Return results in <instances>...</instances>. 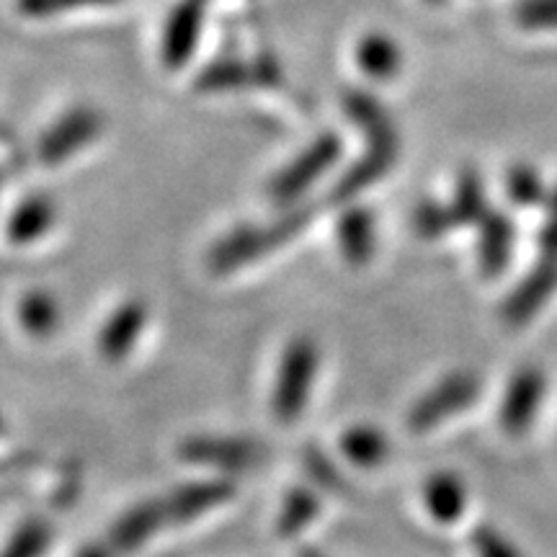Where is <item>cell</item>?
Instances as JSON below:
<instances>
[{
	"label": "cell",
	"mask_w": 557,
	"mask_h": 557,
	"mask_svg": "<svg viewBox=\"0 0 557 557\" xmlns=\"http://www.w3.org/2000/svg\"><path fill=\"white\" fill-rule=\"evenodd\" d=\"M480 377L472 372H451L438 380L426 395L416 400L408 413V426L423 434L468 410L480 398Z\"/></svg>",
	"instance_id": "obj_3"
},
{
	"label": "cell",
	"mask_w": 557,
	"mask_h": 557,
	"mask_svg": "<svg viewBox=\"0 0 557 557\" xmlns=\"http://www.w3.org/2000/svg\"><path fill=\"white\" fill-rule=\"evenodd\" d=\"M423 504H426L429 517L438 524H457L468 508V485L459 475L438 472L423 485Z\"/></svg>",
	"instance_id": "obj_13"
},
{
	"label": "cell",
	"mask_w": 557,
	"mask_h": 557,
	"mask_svg": "<svg viewBox=\"0 0 557 557\" xmlns=\"http://www.w3.org/2000/svg\"><path fill=\"white\" fill-rule=\"evenodd\" d=\"M341 156V139L336 135L320 137L308 152H302L287 171H282L271 184V197L276 201H292L302 194L312 181H318L336 163Z\"/></svg>",
	"instance_id": "obj_5"
},
{
	"label": "cell",
	"mask_w": 557,
	"mask_h": 557,
	"mask_svg": "<svg viewBox=\"0 0 557 557\" xmlns=\"http://www.w3.org/2000/svg\"><path fill=\"white\" fill-rule=\"evenodd\" d=\"M557 292V263L534 261L529 274L506 297L504 318L511 325H524L532 320Z\"/></svg>",
	"instance_id": "obj_8"
},
{
	"label": "cell",
	"mask_w": 557,
	"mask_h": 557,
	"mask_svg": "<svg viewBox=\"0 0 557 557\" xmlns=\"http://www.w3.org/2000/svg\"><path fill=\"white\" fill-rule=\"evenodd\" d=\"M447 207L451 212V220H455V227L480 225L485 214L491 212V209H487L483 178H480L475 171L459 173V178L455 184V194H451V201Z\"/></svg>",
	"instance_id": "obj_18"
},
{
	"label": "cell",
	"mask_w": 557,
	"mask_h": 557,
	"mask_svg": "<svg viewBox=\"0 0 557 557\" xmlns=\"http://www.w3.org/2000/svg\"><path fill=\"white\" fill-rule=\"evenodd\" d=\"M0 431H3V416H0Z\"/></svg>",
	"instance_id": "obj_33"
},
{
	"label": "cell",
	"mask_w": 557,
	"mask_h": 557,
	"mask_svg": "<svg viewBox=\"0 0 557 557\" xmlns=\"http://www.w3.org/2000/svg\"><path fill=\"white\" fill-rule=\"evenodd\" d=\"M320 513V500L308 487H295L284 498L282 513H278V534L282 537H295L305 527H310Z\"/></svg>",
	"instance_id": "obj_21"
},
{
	"label": "cell",
	"mask_w": 557,
	"mask_h": 557,
	"mask_svg": "<svg viewBox=\"0 0 557 557\" xmlns=\"http://www.w3.org/2000/svg\"><path fill=\"white\" fill-rule=\"evenodd\" d=\"M413 225L416 233L426 240H436L442 238V235H447L449 230H457L449 207L436 205V201H423V205L416 209Z\"/></svg>",
	"instance_id": "obj_25"
},
{
	"label": "cell",
	"mask_w": 557,
	"mask_h": 557,
	"mask_svg": "<svg viewBox=\"0 0 557 557\" xmlns=\"http://www.w3.org/2000/svg\"><path fill=\"white\" fill-rule=\"evenodd\" d=\"M320 372V348L312 338H295L284 348L276 369L271 410L278 423H295L308 408Z\"/></svg>",
	"instance_id": "obj_2"
},
{
	"label": "cell",
	"mask_w": 557,
	"mask_h": 557,
	"mask_svg": "<svg viewBox=\"0 0 557 557\" xmlns=\"http://www.w3.org/2000/svg\"><path fill=\"white\" fill-rule=\"evenodd\" d=\"M16 315L32 338H50L60 325V305L50 292H29L18 302Z\"/></svg>",
	"instance_id": "obj_19"
},
{
	"label": "cell",
	"mask_w": 557,
	"mask_h": 557,
	"mask_svg": "<svg viewBox=\"0 0 557 557\" xmlns=\"http://www.w3.org/2000/svg\"><path fill=\"white\" fill-rule=\"evenodd\" d=\"M506 197L521 209H534L537 205H545L549 194L545 191V181H542L537 169L513 165L506 176Z\"/></svg>",
	"instance_id": "obj_23"
},
{
	"label": "cell",
	"mask_w": 557,
	"mask_h": 557,
	"mask_svg": "<svg viewBox=\"0 0 557 557\" xmlns=\"http://www.w3.org/2000/svg\"><path fill=\"white\" fill-rule=\"evenodd\" d=\"M338 248L344 259L354 267H361L374 256L377 246V230H374V214L367 209L354 207L346 209L344 218L338 220Z\"/></svg>",
	"instance_id": "obj_14"
},
{
	"label": "cell",
	"mask_w": 557,
	"mask_h": 557,
	"mask_svg": "<svg viewBox=\"0 0 557 557\" xmlns=\"http://www.w3.org/2000/svg\"><path fill=\"white\" fill-rule=\"evenodd\" d=\"M310 212L308 209H297L289 212L287 218L271 222L263 227H240L235 233H230L222 238L218 246L209 253V267L214 274H230V271H238L246 263L259 261L261 256L271 253L278 246L295 238V235L308 225Z\"/></svg>",
	"instance_id": "obj_1"
},
{
	"label": "cell",
	"mask_w": 557,
	"mask_h": 557,
	"mask_svg": "<svg viewBox=\"0 0 557 557\" xmlns=\"http://www.w3.org/2000/svg\"><path fill=\"white\" fill-rule=\"evenodd\" d=\"M395 156H398V143H369V150L361 156L357 163L338 178L333 199L348 201L361 194L374 181H380L385 173L393 169Z\"/></svg>",
	"instance_id": "obj_11"
},
{
	"label": "cell",
	"mask_w": 557,
	"mask_h": 557,
	"mask_svg": "<svg viewBox=\"0 0 557 557\" xmlns=\"http://www.w3.org/2000/svg\"><path fill=\"white\" fill-rule=\"evenodd\" d=\"M233 493L235 485L230 480H199V483L181 485L163 498L165 517H169V524H186L225 504L233 498Z\"/></svg>",
	"instance_id": "obj_9"
},
{
	"label": "cell",
	"mask_w": 557,
	"mask_h": 557,
	"mask_svg": "<svg viewBox=\"0 0 557 557\" xmlns=\"http://www.w3.org/2000/svg\"><path fill=\"white\" fill-rule=\"evenodd\" d=\"M472 549H475L478 557H521L519 547L513 542H508L493 527L475 529V534H472Z\"/></svg>",
	"instance_id": "obj_26"
},
{
	"label": "cell",
	"mask_w": 557,
	"mask_h": 557,
	"mask_svg": "<svg viewBox=\"0 0 557 557\" xmlns=\"http://www.w3.org/2000/svg\"><path fill=\"white\" fill-rule=\"evenodd\" d=\"M178 457L191 465L218 470H240L259 459V447L238 436H191L181 444Z\"/></svg>",
	"instance_id": "obj_6"
},
{
	"label": "cell",
	"mask_w": 557,
	"mask_h": 557,
	"mask_svg": "<svg viewBox=\"0 0 557 557\" xmlns=\"http://www.w3.org/2000/svg\"><path fill=\"white\" fill-rule=\"evenodd\" d=\"M54 222V205L47 197H29L13 209L9 220V238L11 243L26 246L45 238Z\"/></svg>",
	"instance_id": "obj_17"
},
{
	"label": "cell",
	"mask_w": 557,
	"mask_h": 557,
	"mask_svg": "<svg viewBox=\"0 0 557 557\" xmlns=\"http://www.w3.org/2000/svg\"><path fill=\"white\" fill-rule=\"evenodd\" d=\"M359 65L367 75L377 81H387L393 75H398L400 70V50L389 37H382V34H372L359 45Z\"/></svg>",
	"instance_id": "obj_20"
},
{
	"label": "cell",
	"mask_w": 557,
	"mask_h": 557,
	"mask_svg": "<svg viewBox=\"0 0 557 557\" xmlns=\"http://www.w3.org/2000/svg\"><path fill=\"white\" fill-rule=\"evenodd\" d=\"M547 380L540 369H519L508 382L504 403H500V426L506 434L521 436L532 426L534 418L540 416L542 403H545Z\"/></svg>",
	"instance_id": "obj_4"
},
{
	"label": "cell",
	"mask_w": 557,
	"mask_h": 557,
	"mask_svg": "<svg viewBox=\"0 0 557 557\" xmlns=\"http://www.w3.org/2000/svg\"><path fill=\"white\" fill-rule=\"evenodd\" d=\"M308 468L312 472V478H315L320 485L333 487V491L344 487V480H341V472L336 470V465L329 462V459L320 455L318 449L308 451Z\"/></svg>",
	"instance_id": "obj_28"
},
{
	"label": "cell",
	"mask_w": 557,
	"mask_h": 557,
	"mask_svg": "<svg viewBox=\"0 0 557 557\" xmlns=\"http://www.w3.org/2000/svg\"><path fill=\"white\" fill-rule=\"evenodd\" d=\"M513 21L527 32L557 29V0H519Z\"/></svg>",
	"instance_id": "obj_24"
},
{
	"label": "cell",
	"mask_w": 557,
	"mask_h": 557,
	"mask_svg": "<svg viewBox=\"0 0 557 557\" xmlns=\"http://www.w3.org/2000/svg\"><path fill=\"white\" fill-rule=\"evenodd\" d=\"M99 132V120L90 111H78V114L67 116L60 127H54L41 143V158L47 163H58V160L73 156L75 150L83 148L90 137Z\"/></svg>",
	"instance_id": "obj_15"
},
{
	"label": "cell",
	"mask_w": 557,
	"mask_h": 557,
	"mask_svg": "<svg viewBox=\"0 0 557 557\" xmlns=\"http://www.w3.org/2000/svg\"><path fill=\"white\" fill-rule=\"evenodd\" d=\"M165 524H169V517H165L163 498L137 504L135 508H129L124 517L116 519L114 527H111L109 532L111 553H120V555L135 553V549L145 545V542L156 537Z\"/></svg>",
	"instance_id": "obj_10"
},
{
	"label": "cell",
	"mask_w": 557,
	"mask_h": 557,
	"mask_svg": "<svg viewBox=\"0 0 557 557\" xmlns=\"http://www.w3.org/2000/svg\"><path fill=\"white\" fill-rule=\"evenodd\" d=\"M0 470H3V465H0Z\"/></svg>",
	"instance_id": "obj_34"
},
{
	"label": "cell",
	"mask_w": 557,
	"mask_h": 557,
	"mask_svg": "<svg viewBox=\"0 0 557 557\" xmlns=\"http://www.w3.org/2000/svg\"><path fill=\"white\" fill-rule=\"evenodd\" d=\"M299 557H325V555L315 547H302V549H299Z\"/></svg>",
	"instance_id": "obj_31"
},
{
	"label": "cell",
	"mask_w": 557,
	"mask_h": 557,
	"mask_svg": "<svg viewBox=\"0 0 557 557\" xmlns=\"http://www.w3.org/2000/svg\"><path fill=\"white\" fill-rule=\"evenodd\" d=\"M78 557H111V547H86L81 549Z\"/></svg>",
	"instance_id": "obj_30"
},
{
	"label": "cell",
	"mask_w": 557,
	"mask_h": 557,
	"mask_svg": "<svg viewBox=\"0 0 557 557\" xmlns=\"http://www.w3.org/2000/svg\"><path fill=\"white\" fill-rule=\"evenodd\" d=\"M52 542V527L45 519H26L18 524L5 547L0 549V557H41Z\"/></svg>",
	"instance_id": "obj_22"
},
{
	"label": "cell",
	"mask_w": 557,
	"mask_h": 557,
	"mask_svg": "<svg viewBox=\"0 0 557 557\" xmlns=\"http://www.w3.org/2000/svg\"><path fill=\"white\" fill-rule=\"evenodd\" d=\"M145 325H148V305L139 302V299L122 302L101 325L99 338H96L99 357L109 364L127 359L139 336H143Z\"/></svg>",
	"instance_id": "obj_7"
},
{
	"label": "cell",
	"mask_w": 557,
	"mask_h": 557,
	"mask_svg": "<svg viewBox=\"0 0 557 557\" xmlns=\"http://www.w3.org/2000/svg\"><path fill=\"white\" fill-rule=\"evenodd\" d=\"M478 259L485 276H500L511 259L513 240H517V227L504 212H487L478 225Z\"/></svg>",
	"instance_id": "obj_12"
},
{
	"label": "cell",
	"mask_w": 557,
	"mask_h": 557,
	"mask_svg": "<svg viewBox=\"0 0 557 557\" xmlns=\"http://www.w3.org/2000/svg\"><path fill=\"white\" fill-rule=\"evenodd\" d=\"M81 3H103V0H24L26 13H52L60 9H73Z\"/></svg>",
	"instance_id": "obj_29"
},
{
	"label": "cell",
	"mask_w": 557,
	"mask_h": 557,
	"mask_svg": "<svg viewBox=\"0 0 557 557\" xmlns=\"http://www.w3.org/2000/svg\"><path fill=\"white\" fill-rule=\"evenodd\" d=\"M341 451L351 465L357 468H380L382 462L389 457V442L377 426H369V423H359L344 431L341 436Z\"/></svg>",
	"instance_id": "obj_16"
},
{
	"label": "cell",
	"mask_w": 557,
	"mask_h": 557,
	"mask_svg": "<svg viewBox=\"0 0 557 557\" xmlns=\"http://www.w3.org/2000/svg\"><path fill=\"white\" fill-rule=\"evenodd\" d=\"M429 3H444V0H429Z\"/></svg>",
	"instance_id": "obj_32"
},
{
	"label": "cell",
	"mask_w": 557,
	"mask_h": 557,
	"mask_svg": "<svg viewBox=\"0 0 557 557\" xmlns=\"http://www.w3.org/2000/svg\"><path fill=\"white\" fill-rule=\"evenodd\" d=\"M537 246H540L537 261L557 263V186L549 191V197L545 201V220H542Z\"/></svg>",
	"instance_id": "obj_27"
}]
</instances>
